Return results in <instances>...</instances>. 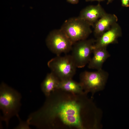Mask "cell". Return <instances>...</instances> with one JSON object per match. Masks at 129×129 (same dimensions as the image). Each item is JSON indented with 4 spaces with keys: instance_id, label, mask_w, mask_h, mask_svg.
Returning a JSON list of instances; mask_svg holds the SVG:
<instances>
[{
    "instance_id": "cell-1",
    "label": "cell",
    "mask_w": 129,
    "mask_h": 129,
    "mask_svg": "<svg viewBox=\"0 0 129 129\" xmlns=\"http://www.w3.org/2000/svg\"><path fill=\"white\" fill-rule=\"evenodd\" d=\"M44 105L28 117L31 125L37 128H51L59 119L64 124L79 129L84 128L81 116V104L75 100L58 101L51 94Z\"/></svg>"
},
{
    "instance_id": "cell-2",
    "label": "cell",
    "mask_w": 129,
    "mask_h": 129,
    "mask_svg": "<svg viewBox=\"0 0 129 129\" xmlns=\"http://www.w3.org/2000/svg\"><path fill=\"white\" fill-rule=\"evenodd\" d=\"M20 94L16 90L2 83L0 87V108L2 113L1 119L8 127L9 121L17 116L21 106Z\"/></svg>"
},
{
    "instance_id": "cell-3",
    "label": "cell",
    "mask_w": 129,
    "mask_h": 129,
    "mask_svg": "<svg viewBox=\"0 0 129 129\" xmlns=\"http://www.w3.org/2000/svg\"><path fill=\"white\" fill-rule=\"evenodd\" d=\"M91 26L79 16L66 20L60 29L73 43L87 39L92 32Z\"/></svg>"
},
{
    "instance_id": "cell-4",
    "label": "cell",
    "mask_w": 129,
    "mask_h": 129,
    "mask_svg": "<svg viewBox=\"0 0 129 129\" xmlns=\"http://www.w3.org/2000/svg\"><path fill=\"white\" fill-rule=\"evenodd\" d=\"M47 64L51 72L60 80L72 78L77 68L71 55H57L49 60Z\"/></svg>"
},
{
    "instance_id": "cell-5",
    "label": "cell",
    "mask_w": 129,
    "mask_h": 129,
    "mask_svg": "<svg viewBox=\"0 0 129 129\" xmlns=\"http://www.w3.org/2000/svg\"><path fill=\"white\" fill-rule=\"evenodd\" d=\"M108 75L102 69L95 72L85 71L80 75V83L86 92L94 93L104 88Z\"/></svg>"
},
{
    "instance_id": "cell-6",
    "label": "cell",
    "mask_w": 129,
    "mask_h": 129,
    "mask_svg": "<svg viewBox=\"0 0 129 129\" xmlns=\"http://www.w3.org/2000/svg\"><path fill=\"white\" fill-rule=\"evenodd\" d=\"M46 43L49 50L57 55L69 52L74 44L60 29L50 32L46 38Z\"/></svg>"
},
{
    "instance_id": "cell-7",
    "label": "cell",
    "mask_w": 129,
    "mask_h": 129,
    "mask_svg": "<svg viewBox=\"0 0 129 129\" xmlns=\"http://www.w3.org/2000/svg\"><path fill=\"white\" fill-rule=\"evenodd\" d=\"M95 41L94 39H86L74 43L71 55L77 68L84 67L88 64Z\"/></svg>"
},
{
    "instance_id": "cell-8",
    "label": "cell",
    "mask_w": 129,
    "mask_h": 129,
    "mask_svg": "<svg viewBox=\"0 0 129 129\" xmlns=\"http://www.w3.org/2000/svg\"><path fill=\"white\" fill-rule=\"evenodd\" d=\"M122 35L121 28L117 22L97 38L94 45L93 49L107 47L110 44L117 43L118 38Z\"/></svg>"
},
{
    "instance_id": "cell-9",
    "label": "cell",
    "mask_w": 129,
    "mask_h": 129,
    "mask_svg": "<svg viewBox=\"0 0 129 129\" xmlns=\"http://www.w3.org/2000/svg\"><path fill=\"white\" fill-rule=\"evenodd\" d=\"M106 12L100 4L90 5L82 9L79 17L93 26L95 23Z\"/></svg>"
},
{
    "instance_id": "cell-10",
    "label": "cell",
    "mask_w": 129,
    "mask_h": 129,
    "mask_svg": "<svg viewBox=\"0 0 129 129\" xmlns=\"http://www.w3.org/2000/svg\"><path fill=\"white\" fill-rule=\"evenodd\" d=\"M118 18L114 14L106 13L94 24L93 33L96 38L117 23Z\"/></svg>"
},
{
    "instance_id": "cell-11",
    "label": "cell",
    "mask_w": 129,
    "mask_h": 129,
    "mask_svg": "<svg viewBox=\"0 0 129 129\" xmlns=\"http://www.w3.org/2000/svg\"><path fill=\"white\" fill-rule=\"evenodd\" d=\"M107 48H100L93 49V56L88 64L89 69L97 70L102 69L103 63L110 56Z\"/></svg>"
},
{
    "instance_id": "cell-12",
    "label": "cell",
    "mask_w": 129,
    "mask_h": 129,
    "mask_svg": "<svg viewBox=\"0 0 129 129\" xmlns=\"http://www.w3.org/2000/svg\"><path fill=\"white\" fill-rule=\"evenodd\" d=\"M60 80L53 73L48 74L41 85V90L45 95L48 97L57 89Z\"/></svg>"
},
{
    "instance_id": "cell-13",
    "label": "cell",
    "mask_w": 129,
    "mask_h": 129,
    "mask_svg": "<svg viewBox=\"0 0 129 129\" xmlns=\"http://www.w3.org/2000/svg\"><path fill=\"white\" fill-rule=\"evenodd\" d=\"M57 89L70 92L75 95L83 93V88L80 83L73 80L72 78L60 80Z\"/></svg>"
},
{
    "instance_id": "cell-14",
    "label": "cell",
    "mask_w": 129,
    "mask_h": 129,
    "mask_svg": "<svg viewBox=\"0 0 129 129\" xmlns=\"http://www.w3.org/2000/svg\"><path fill=\"white\" fill-rule=\"evenodd\" d=\"M17 117L19 120L20 124L16 128V129H30L29 126L30 125L27 120L25 122L22 121L20 118L19 115Z\"/></svg>"
},
{
    "instance_id": "cell-15",
    "label": "cell",
    "mask_w": 129,
    "mask_h": 129,
    "mask_svg": "<svg viewBox=\"0 0 129 129\" xmlns=\"http://www.w3.org/2000/svg\"><path fill=\"white\" fill-rule=\"evenodd\" d=\"M121 1L123 6L126 7L129 6V0H121Z\"/></svg>"
},
{
    "instance_id": "cell-16",
    "label": "cell",
    "mask_w": 129,
    "mask_h": 129,
    "mask_svg": "<svg viewBox=\"0 0 129 129\" xmlns=\"http://www.w3.org/2000/svg\"><path fill=\"white\" fill-rule=\"evenodd\" d=\"M67 1L72 4H77L79 2V0H67Z\"/></svg>"
},
{
    "instance_id": "cell-17",
    "label": "cell",
    "mask_w": 129,
    "mask_h": 129,
    "mask_svg": "<svg viewBox=\"0 0 129 129\" xmlns=\"http://www.w3.org/2000/svg\"><path fill=\"white\" fill-rule=\"evenodd\" d=\"M105 0H85L86 1H97L100 2L101 1H103Z\"/></svg>"
},
{
    "instance_id": "cell-18",
    "label": "cell",
    "mask_w": 129,
    "mask_h": 129,
    "mask_svg": "<svg viewBox=\"0 0 129 129\" xmlns=\"http://www.w3.org/2000/svg\"><path fill=\"white\" fill-rule=\"evenodd\" d=\"M114 0H107V4H108L112 2Z\"/></svg>"
}]
</instances>
